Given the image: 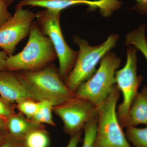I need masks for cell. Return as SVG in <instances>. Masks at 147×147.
Wrapping results in <instances>:
<instances>
[{
  "instance_id": "obj_1",
  "label": "cell",
  "mask_w": 147,
  "mask_h": 147,
  "mask_svg": "<svg viewBox=\"0 0 147 147\" xmlns=\"http://www.w3.org/2000/svg\"><path fill=\"white\" fill-rule=\"evenodd\" d=\"M17 74L36 101L48 100L55 106L75 96L63 82L59 71L52 63L37 71H20Z\"/></svg>"
},
{
  "instance_id": "obj_2",
  "label": "cell",
  "mask_w": 147,
  "mask_h": 147,
  "mask_svg": "<svg viewBox=\"0 0 147 147\" xmlns=\"http://www.w3.org/2000/svg\"><path fill=\"white\" fill-rule=\"evenodd\" d=\"M29 35L28 42L22 51L7 59L5 70L37 71L57 58L53 42L50 38L42 34L36 21L33 23Z\"/></svg>"
},
{
  "instance_id": "obj_3",
  "label": "cell",
  "mask_w": 147,
  "mask_h": 147,
  "mask_svg": "<svg viewBox=\"0 0 147 147\" xmlns=\"http://www.w3.org/2000/svg\"><path fill=\"white\" fill-rule=\"evenodd\" d=\"M119 37L117 34L110 35L106 41L96 46H90L88 41L78 36L74 37V41L79 45V50L74 67L65 83L72 93L74 94L79 86L93 75L97 64L115 47Z\"/></svg>"
},
{
  "instance_id": "obj_4",
  "label": "cell",
  "mask_w": 147,
  "mask_h": 147,
  "mask_svg": "<svg viewBox=\"0 0 147 147\" xmlns=\"http://www.w3.org/2000/svg\"><path fill=\"white\" fill-rule=\"evenodd\" d=\"M120 92L115 85L108 97L98 107L94 147H132L123 131L117 116L116 106Z\"/></svg>"
},
{
  "instance_id": "obj_5",
  "label": "cell",
  "mask_w": 147,
  "mask_h": 147,
  "mask_svg": "<svg viewBox=\"0 0 147 147\" xmlns=\"http://www.w3.org/2000/svg\"><path fill=\"white\" fill-rule=\"evenodd\" d=\"M121 63L120 58L108 52L101 59L99 68L93 75L77 88L75 97L89 100L98 107L116 85V72Z\"/></svg>"
},
{
  "instance_id": "obj_6",
  "label": "cell",
  "mask_w": 147,
  "mask_h": 147,
  "mask_svg": "<svg viewBox=\"0 0 147 147\" xmlns=\"http://www.w3.org/2000/svg\"><path fill=\"white\" fill-rule=\"evenodd\" d=\"M37 24L43 35L50 38L59 59L58 71L62 80H65L73 68L78 52L67 44L60 23L61 12L45 9L37 13Z\"/></svg>"
},
{
  "instance_id": "obj_7",
  "label": "cell",
  "mask_w": 147,
  "mask_h": 147,
  "mask_svg": "<svg viewBox=\"0 0 147 147\" xmlns=\"http://www.w3.org/2000/svg\"><path fill=\"white\" fill-rule=\"evenodd\" d=\"M137 50L134 46L129 47L127 50L125 65L116 72V85L123 96V102L119 105L117 111L120 124L125 118L144 79L142 76L137 75Z\"/></svg>"
},
{
  "instance_id": "obj_8",
  "label": "cell",
  "mask_w": 147,
  "mask_h": 147,
  "mask_svg": "<svg viewBox=\"0 0 147 147\" xmlns=\"http://www.w3.org/2000/svg\"><path fill=\"white\" fill-rule=\"evenodd\" d=\"M53 112L62 121L64 131L70 137L82 131L87 123L98 115L97 106L89 100L75 96L54 106Z\"/></svg>"
},
{
  "instance_id": "obj_9",
  "label": "cell",
  "mask_w": 147,
  "mask_h": 147,
  "mask_svg": "<svg viewBox=\"0 0 147 147\" xmlns=\"http://www.w3.org/2000/svg\"><path fill=\"white\" fill-rule=\"evenodd\" d=\"M36 15L16 7L13 16L0 27V47L8 56L13 55L17 44L30 34Z\"/></svg>"
},
{
  "instance_id": "obj_10",
  "label": "cell",
  "mask_w": 147,
  "mask_h": 147,
  "mask_svg": "<svg viewBox=\"0 0 147 147\" xmlns=\"http://www.w3.org/2000/svg\"><path fill=\"white\" fill-rule=\"evenodd\" d=\"M0 97L10 104L24 99H33L17 74L7 70L0 72Z\"/></svg>"
},
{
  "instance_id": "obj_11",
  "label": "cell",
  "mask_w": 147,
  "mask_h": 147,
  "mask_svg": "<svg viewBox=\"0 0 147 147\" xmlns=\"http://www.w3.org/2000/svg\"><path fill=\"white\" fill-rule=\"evenodd\" d=\"M79 5H86L91 10L97 9L101 10L104 8L105 2L103 0H21L16 7H44L45 9L61 12V11L69 7Z\"/></svg>"
},
{
  "instance_id": "obj_12",
  "label": "cell",
  "mask_w": 147,
  "mask_h": 147,
  "mask_svg": "<svg viewBox=\"0 0 147 147\" xmlns=\"http://www.w3.org/2000/svg\"><path fill=\"white\" fill-rule=\"evenodd\" d=\"M147 125V87L138 92L124 120L120 124L122 128L136 127L138 125Z\"/></svg>"
},
{
  "instance_id": "obj_13",
  "label": "cell",
  "mask_w": 147,
  "mask_h": 147,
  "mask_svg": "<svg viewBox=\"0 0 147 147\" xmlns=\"http://www.w3.org/2000/svg\"><path fill=\"white\" fill-rule=\"evenodd\" d=\"M6 124L9 134L22 138L35 129L45 127L43 124L27 119L21 113L11 116L7 119Z\"/></svg>"
},
{
  "instance_id": "obj_14",
  "label": "cell",
  "mask_w": 147,
  "mask_h": 147,
  "mask_svg": "<svg viewBox=\"0 0 147 147\" xmlns=\"http://www.w3.org/2000/svg\"><path fill=\"white\" fill-rule=\"evenodd\" d=\"M25 147H50L49 133L42 127L35 129L24 138Z\"/></svg>"
},
{
  "instance_id": "obj_15",
  "label": "cell",
  "mask_w": 147,
  "mask_h": 147,
  "mask_svg": "<svg viewBox=\"0 0 147 147\" xmlns=\"http://www.w3.org/2000/svg\"><path fill=\"white\" fill-rule=\"evenodd\" d=\"M145 29L139 27L127 35L125 43L127 45H134L141 51L147 61V42L145 36Z\"/></svg>"
},
{
  "instance_id": "obj_16",
  "label": "cell",
  "mask_w": 147,
  "mask_h": 147,
  "mask_svg": "<svg viewBox=\"0 0 147 147\" xmlns=\"http://www.w3.org/2000/svg\"><path fill=\"white\" fill-rule=\"evenodd\" d=\"M39 102V108L31 120L42 124H46L51 126H56L52 115L54 107L53 104L47 100H42Z\"/></svg>"
},
{
  "instance_id": "obj_17",
  "label": "cell",
  "mask_w": 147,
  "mask_h": 147,
  "mask_svg": "<svg viewBox=\"0 0 147 147\" xmlns=\"http://www.w3.org/2000/svg\"><path fill=\"white\" fill-rule=\"evenodd\" d=\"M125 135L134 147H147V125L144 128L127 127Z\"/></svg>"
},
{
  "instance_id": "obj_18",
  "label": "cell",
  "mask_w": 147,
  "mask_h": 147,
  "mask_svg": "<svg viewBox=\"0 0 147 147\" xmlns=\"http://www.w3.org/2000/svg\"><path fill=\"white\" fill-rule=\"evenodd\" d=\"M98 115L90 120L85 125L83 129L84 136L82 147H94L97 131Z\"/></svg>"
},
{
  "instance_id": "obj_19",
  "label": "cell",
  "mask_w": 147,
  "mask_h": 147,
  "mask_svg": "<svg viewBox=\"0 0 147 147\" xmlns=\"http://www.w3.org/2000/svg\"><path fill=\"white\" fill-rule=\"evenodd\" d=\"M16 103V108L20 113L30 120L32 119L39 107V101L31 98L21 100Z\"/></svg>"
},
{
  "instance_id": "obj_20",
  "label": "cell",
  "mask_w": 147,
  "mask_h": 147,
  "mask_svg": "<svg viewBox=\"0 0 147 147\" xmlns=\"http://www.w3.org/2000/svg\"><path fill=\"white\" fill-rule=\"evenodd\" d=\"M0 147H25L24 138L16 137L9 133Z\"/></svg>"
},
{
  "instance_id": "obj_21",
  "label": "cell",
  "mask_w": 147,
  "mask_h": 147,
  "mask_svg": "<svg viewBox=\"0 0 147 147\" xmlns=\"http://www.w3.org/2000/svg\"><path fill=\"white\" fill-rule=\"evenodd\" d=\"M10 103L5 102L0 97V117L6 120L7 119L14 114L13 109L9 105Z\"/></svg>"
},
{
  "instance_id": "obj_22",
  "label": "cell",
  "mask_w": 147,
  "mask_h": 147,
  "mask_svg": "<svg viewBox=\"0 0 147 147\" xmlns=\"http://www.w3.org/2000/svg\"><path fill=\"white\" fill-rule=\"evenodd\" d=\"M11 16L4 0H0V27L10 19Z\"/></svg>"
},
{
  "instance_id": "obj_23",
  "label": "cell",
  "mask_w": 147,
  "mask_h": 147,
  "mask_svg": "<svg viewBox=\"0 0 147 147\" xmlns=\"http://www.w3.org/2000/svg\"><path fill=\"white\" fill-rule=\"evenodd\" d=\"M136 5L131 9L142 14H147V0H136Z\"/></svg>"
},
{
  "instance_id": "obj_24",
  "label": "cell",
  "mask_w": 147,
  "mask_h": 147,
  "mask_svg": "<svg viewBox=\"0 0 147 147\" xmlns=\"http://www.w3.org/2000/svg\"><path fill=\"white\" fill-rule=\"evenodd\" d=\"M82 134V131L71 136L66 147H77L80 142Z\"/></svg>"
},
{
  "instance_id": "obj_25",
  "label": "cell",
  "mask_w": 147,
  "mask_h": 147,
  "mask_svg": "<svg viewBox=\"0 0 147 147\" xmlns=\"http://www.w3.org/2000/svg\"><path fill=\"white\" fill-rule=\"evenodd\" d=\"M8 57L4 51H0V72L5 70L6 61Z\"/></svg>"
},
{
  "instance_id": "obj_26",
  "label": "cell",
  "mask_w": 147,
  "mask_h": 147,
  "mask_svg": "<svg viewBox=\"0 0 147 147\" xmlns=\"http://www.w3.org/2000/svg\"><path fill=\"white\" fill-rule=\"evenodd\" d=\"M8 134V131L7 129L0 130V145L1 144Z\"/></svg>"
},
{
  "instance_id": "obj_27",
  "label": "cell",
  "mask_w": 147,
  "mask_h": 147,
  "mask_svg": "<svg viewBox=\"0 0 147 147\" xmlns=\"http://www.w3.org/2000/svg\"><path fill=\"white\" fill-rule=\"evenodd\" d=\"M7 129L6 120L0 117V130Z\"/></svg>"
},
{
  "instance_id": "obj_28",
  "label": "cell",
  "mask_w": 147,
  "mask_h": 147,
  "mask_svg": "<svg viewBox=\"0 0 147 147\" xmlns=\"http://www.w3.org/2000/svg\"><path fill=\"white\" fill-rule=\"evenodd\" d=\"M4 1L5 2L6 4L8 7L13 3L14 0H4Z\"/></svg>"
}]
</instances>
